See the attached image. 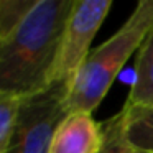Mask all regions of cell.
<instances>
[{"label":"cell","mask_w":153,"mask_h":153,"mask_svg":"<svg viewBox=\"0 0 153 153\" xmlns=\"http://www.w3.org/2000/svg\"><path fill=\"white\" fill-rule=\"evenodd\" d=\"M73 7L74 0H36L23 22L0 41V94L25 97L53 82Z\"/></svg>","instance_id":"1"},{"label":"cell","mask_w":153,"mask_h":153,"mask_svg":"<svg viewBox=\"0 0 153 153\" xmlns=\"http://www.w3.org/2000/svg\"><path fill=\"white\" fill-rule=\"evenodd\" d=\"M153 31V0H142L127 22L100 46L91 51L66 99L68 112L92 114L107 96L123 64Z\"/></svg>","instance_id":"2"},{"label":"cell","mask_w":153,"mask_h":153,"mask_svg":"<svg viewBox=\"0 0 153 153\" xmlns=\"http://www.w3.org/2000/svg\"><path fill=\"white\" fill-rule=\"evenodd\" d=\"M69 81H54L46 89L20 97L8 153H48L58 127L69 115Z\"/></svg>","instance_id":"3"},{"label":"cell","mask_w":153,"mask_h":153,"mask_svg":"<svg viewBox=\"0 0 153 153\" xmlns=\"http://www.w3.org/2000/svg\"><path fill=\"white\" fill-rule=\"evenodd\" d=\"M112 8L110 0H74L61 40V48L54 68V81L76 79L84 61L91 54V43Z\"/></svg>","instance_id":"4"},{"label":"cell","mask_w":153,"mask_h":153,"mask_svg":"<svg viewBox=\"0 0 153 153\" xmlns=\"http://www.w3.org/2000/svg\"><path fill=\"white\" fill-rule=\"evenodd\" d=\"M102 128L92 114L71 112L58 127L48 153H99Z\"/></svg>","instance_id":"5"},{"label":"cell","mask_w":153,"mask_h":153,"mask_svg":"<svg viewBox=\"0 0 153 153\" xmlns=\"http://www.w3.org/2000/svg\"><path fill=\"white\" fill-rule=\"evenodd\" d=\"M123 109L153 107V31L138 50L135 61V79Z\"/></svg>","instance_id":"6"},{"label":"cell","mask_w":153,"mask_h":153,"mask_svg":"<svg viewBox=\"0 0 153 153\" xmlns=\"http://www.w3.org/2000/svg\"><path fill=\"white\" fill-rule=\"evenodd\" d=\"M125 137L137 148L153 153V107L120 109Z\"/></svg>","instance_id":"7"},{"label":"cell","mask_w":153,"mask_h":153,"mask_svg":"<svg viewBox=\"0 0 153 153\" xmlns=\"http://www.w3.org/2000/svg\"><path fill=\"white\" fill-rule=\"evenodd\" d=\"M100 128H102V146L99 153H148L145 150L137 148L127 140L120 112L100 122Z\"/></svg>","instance_id":"8"},{"label":"cell","mask_w":153,"mask_h":153,"mask_svg":"<svg viewBox=\"0 0 153 153\" xmlns=\"http://www.w3.org/2000/svg\"><path fill=\"white\" fill-rule=\"evenodd\" d=\"M36 0H0V41L23 22Z\"/></svg>","instance_id":"9"},{"label":"cell","mask_w":153,"mask_h":153,"mask_svg":"<svg viewBox=\"0 0 153 153\" xmlns=\"http://www.w3.org/2000/svg\"><path fill=\"white\" fill-rule=\"evenodd\" d=\"M20 97L0 94V153H8Z\"/></svg>","instance_id":"10"}]
</instances>
